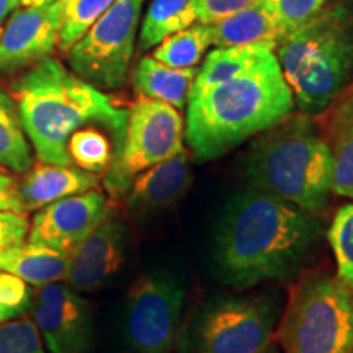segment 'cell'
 I'll return each mask as SVG.
<instances>
[{
	"instance_id": "1",
	"label": "cell",
	"mask_w": 353,
	"mask_h": 353,
	"mask_svg": "<svg viewBox=\"0 0 353 353\" xmlns=\"http://www.w3.org/2000/svg\"><path fill=\"white\" fill-rule=\"evenodd\" d=\"M324 234L319 216L249 188L231 198L213 237L214 270L234 290L293 280Z\"/></svg>"
},
{
	"instance_id": "2",
	"label": "cell",
	"mask_w": 353,
	"mask_h": 353,
	"mask_svg": "<svg viewBox=\"0 0 353 353\" xmlns=\"http://www.w3.org/2000/svg\"><path fill=\"white\" fill-rule=\"evenodd\" d=\"M293 110V94L270 50L236 77L190 92L185 138L198 162L216 161Z\"/></svg>"
},
{
	"instance_id": "3",
	"label": "cell",
	"mask_w": 353,
	"mask_h": 353,
	"mask_svg": "<svg viewBox=\"0 0 353 353\" xmlns=\"http://www.w3.org/2000/svg\"><path fill=\"white\" fill-rule=\"evenodd\" d=\"M12 94L26 136L41 162L74 165L68 152L69 138L92 125L108 130L114 156L120 152L128 110L117 107L107 94L82 81L57 59L46 57L34 64L12 83Z\"/></svg>"
},
{
	"instance_id": "4",
	"label": "cell",
	"mask_w": 353,
	"mask_h": 353,
	"mask_svg": "<svg viewBox=\"0 0 353 353\" xmlns=\"http://www.w3.org/2000/svg\"><path fill=\"white\" fill-rule=\"evenodd\" d=\"M275 56L294 107L307 117L327 112L353 82V2L327 3L286 33Z\"/></svg>"
},
{
	"instance_id": "5",
	"label": "cell",
	"mask_w": 353,
	"mask_h": 353,
	"mask_svg": "<svg viewBox=\"0 0 353 353\" xmlns=\"http://www.w3.org/2000/svg\"><path fill=\"white\" fill-rule=\"evenodd\" d=\"M252 188L319 214L332 193V161L307 114H288L255 136L244 159Z\"/></svg>"
},
{
	"instance_id": "6",
	"label": "cell",
	"mask_w": 353,
	"mask_h": 353,
	"mask_svg": "<svg viewBox=\"0 0 353 353\" xmlns=\"http://www.w3.org/2000/svg\"><path fill=\"white\" fill-rule=\"evenodd\" d=\"M273 341L281 353H353V288L327 272L299 273Z\"/></svg>"
},
{
	"instance_id": "7",
	"label": "cell",
	"mask_w": 353,
	"mask_h": 353,
	"mask_svg": "<svg viewBox=\"0 0 353 353\" xmlns=\"http://www.w3.org/2000/svg\"><path fill=\"white\" fill-rule=\"evenodd\" d=\"M280 301L268 293L206 301L182 325L175 353H260L275 337Z\"/></svg>"
},
{
	"instance_id": "8",
	"label": "cell",
	"mask_w": 353,
	"mask_h": 353,
	"mask_svg": "<svg viewBox=\"0 0 353 353\" xmlns=\"http://www.w3.org/2000/svg\"><path fill=\"white\" fill-rule=\"evenodd\" d=\"M180 112L141 95L128 110V125L120 152L105 172L103 185L112 196H125L136 175L185 151Z\"/></svg>"
},
{
	"instance_id": "9",
	"label": "cell",
	"mask_w": 353,
	"mask_h": 353,
	"mask_svg": "<svg viewBox=\"0 0 353 353\" xmlns=\"http://www.w3.org/2000/svg\"><path fill=\"white\" fill-rule=\"evenodd\" d=\"M187 286L169 270L139 276L128 291L123 339L130 353H175Z\"/></svg>"
},
{
	"instance_id": "10",
	"label": "cell",
	"mask_w": 353,
	"mask_h": 353,
	"mask_svg": "<svg viewBox=\"0 0 353 353\" xmlns=\"http://www.w3.org/2000/svg\"><path fill=\"white\" fill-rule=\"evenodd\" d=\"M144 0H114L69 52L72 72L100 90L125 85Z\"/></svg>"
},
{
	"instance_id": "11",
	"label": "cell",
	"mask_w": 353,
	"mask_h": 353,
	"mask_svg": "<svg viewBox=\"0 0 353 353\" xmlns=\"http://www.w3.org/2000/svg\"><path fill=\"white\" fill-rule=\"evenodd\" d=\"M30 309L48 352L94 353V314L81 293L61 283L41 286Z\"/></svg>"
},
{
	"instance_id": "12",
	"label": "cell",
	"mask_w": 353,
	"mask_h": 353,
	"mask_svg": "<svg viewBox=\"0 0 353 353\" xmlns=\"http://www.w3.org/2000/svg\"><path fill=\"white\" fill-rule=\"evenodd\" d=\"M108 213L107 196L97 188L61 198L38 210L26 239L70 255Z\"/></svg>"
},
{
	"instance_id": "13",
	"label": "cell",
	"mask_w": 353,
	"mask_h": 353,
	"mask_svg": "<svg viewBox=\"0 0 353 353\" xmlns=\"http://www.w3.org/2000/svg\"><path fill=\"white\" fill-rule=\"evenodd\" d=\"M63 0L15 12L0 30V74H12L50 57L59 43Z\"/></svg>"
},
{
	"instance_id": "14",
	"label": "cell",
	"mask_w": 353,
	"mask_h": 353,
	"mask_svg": "<svg viewBox=\"0 0 353 353\" xmlns=\"http://www.w3.org/2000/svg\"><path fill=\"white\" fill-rule=\"evenodd\" d=\"M126 250V224L113 213H108L70 254L65 285L77 293L97 291L120 272Z\"/></svg>"
},
{
	"instance_id": "15",
	"label": "cell",
	"mask_w": 353,
	"mask_h": 353,
	"mask_svg": "<svg viewBox=\"0 0 353 353\" xmlns=\"http://www.w3.org/2000/svg\"><path fill=\"white\" fill-rule=\"evenodd\" d=\"M192 180V165L183 151L134 176L125 195L128 208L138 213L165 208L187 193Z\"/></svg>"
},
{
	"instance_id": "16",
	"label": "cell",
	"mask_w": 353,
	"mask_h": 353,
	"mask_svg": "<svg viewBox=\"0 0 353 353\" xmlns=\"http://www.w3.org/2000/svg\"><path fill=\"white\" fill-rule=\"evenodd\" d=\"M100 185L99 174L76 165H54L39 161L25 172L19 183V195L25 213L38 211L61 198L85 193Z\"/></svg>"
},
{
	"instance_id": "17",
	"label": "cell",
	"mask_w": 353,
	"mask_h": 353,
	"mask_svg": "<svg viewBox=\"0 0 353 353\" xmlns=\"http://www.w3.org/2000/svg\"><path fill=\"white\" fill-rule=\"evenodd\" d=\"M327 112L322 136L332 161V193L353 200V82Z\"/></svg>"
},
{
	"instance_id": "18",
	"label": "cell",
	"mask_w": 353,
	"mask_h": 353,
	"mask_svg": "<svg viewBox=\"0 0 353 353\" xmlns=\"http://www.w3.org/2000/svg\"><path fill=\"white\" fill-rule=\"evenodd\" d=\"M211 30L213 44L218 48L245 46L255 43L276 44L286 34L283 25L262 0L252 7L216 21L211 25Z\"/></svg>"
},
{
	"instance_id": "19",
	"label": "cell",
	"mask_w": 353,
	"mask_h": 353,
	"mask_svg": "<svg viewBox=\"0 0 353 353\" xmlns=\"http://www.w3.org/2000/svg\"><path fill=\"white\" fill-rule=\"evenodd\" d=\"M69 262L70 255L68 254L23 242L0 254V272L13 273L28 285L41 288L65 280Z\"/></svg>"
},
{
	"instance_id": "20",
	"label": "cell",
	"mask_w": 353,
	"mask_h": 353,
	"mask_svg": "<svg viewBox=\"0 0 353 353\" xmlns=\"http://www.w3.org/2000/svg\"><path fill=\"white\" fill-rule=\"evenodd\" d=\"M198 69L170 68L152 56H145L134 69V88L139 95L164 101L176 110L185 108Z\"/></svg>"
},
{
	"instance_id": "21",
	"label": "cell",
	"mask_w": 353,
	"mask_h": 353,
	"mask_svg": "<svg viewBox=\"0 0 353 353\" xmlns=\"http://www.w3.org/2000/svg\"><path fill=\"white\" fill-rule=\"evenodd\" d=\"M198 21V0H152L143 20L139 48H156L167 37Z\"/></svg>"
},
{
	"instance_id": "22",
	"label": "cell",
	"mask_w": 353,
	"mask_h": 353,
	"mask_svg": "<svg viewBox=\"0 0 353 353\" xmlns=\"http://www.w3.org/2000/svg\"><path fill=\"white\" fill-rule=\"evenodd\" d=\"M33 165V148L21 123L17 101L0 87V167L25 174Z\"/></svg>"
},
{
	"instance_id": "23",
	"label": "cell",
	"mask_w": 353,
	"mask_h": 353,
	"mask_svg": "<svg viewBox=\"0 0 353 353\" xmlns=\"http://www.w3.org/2000/svg\"><path fill=\"white\" fill-rule=\"evenodd\" d=\"M211 44H213L211 25L196 23L170 34L164 41L159 43L152 57L170 68H196Z\"/></svg>"
},
{
	"instance_id": "24",
	"label": "cell",
	"mask_w": 353,
	"mask_h": 353,
	"mask_svg": "<svg viewBox=\"0 0 353 353\" xmlns=\"http://www.w3.org/2000/svg\"><path fill=\"white\" fill-rule=\"evenodd\" d=\"M68 152L72 164L79 169L103 174L113 162L117 151L107 134L92 126H85L70 136Z\"/></svg>"
},
{
	"instance_id": "25",
	"label": "cell",
	"mask_w": 353,
	"mask_h": 353,
	"mask_svg": "<svg viewBox=\"0 0 353 353\" xmlns=\"http://www.w3.org/2000/svg\"><path fill=\"white\" fill-rule=\"evenodd\" d=\"M114 3V0H63V26L59 33V50L68 52Z\"/></svg>"
},
{
	"instance_id": "26",
	"label": "cell",
	"mask_w": 353,
	"mask_h": 353,
	"mask_svg": "<svg viewBox=\"0 0 353 353\" xmlns=\"http://www.w3.org/2000/svg\"><path fill=\"white\" fill-rule=\"evenodd\" d=\"M335 259V275L353 288V203H347L335 213L327 231Z\"/></svg>"
},
{
	"instance_id": "27",
	"label": "cell",
	"mask_w": 353,
	"mask_h": 353,
	"mask_svg": "<svg viewBox=\"0 0 353 353\" xmlns=\"http://www.w3.org/2000/svg\"><path fill=\"white\" fill-rule=\"evenodd\" d=\"M0 353H50L32 317L0 324Z\"/></svg>"
},
{
	"instance_id": "28",
	"label": "cell",
	"mask_w": 353,
	"mask_h": 353,
	"mask_svg": "<svg viewBox=\"0 0 353 353\" xmlns=\"http://www.w3.org/2000/svg\"><path fill=\"white\" fill-rule=\"evenodd\" d=\"M283 25L286 33L298 28L321 12L330 0H262Z\"/></svg>"
},
{
	"instance_id": "29",
	"label": "cell",
	"mask_w": 353,
	"mask_h": 353,
	"mask_svg": "<svg viewBox=\"0 0 353 353\" xmlns=\"http://www.w3.org/2000/svg\"><path fill=\"white\" fill-rule=\"evenodd\" d=\"M32 285L20 276L8 272H0V306L7 312L8 319H19L33 304Z\"/></svg>"
},
{
	"instance_id": "30",
	"label": "cell",
	"mask_w": 353,
	"mask_h": 353,
	"mask_svg": "<svg viewBox=\"0 0 353 353\" xmlns=\"http://www.w3.org/2000/svg\"><path fill=\"white\" fill-rule=\"evenodd\" d=\"M257 2L260 0H198V21L213 25Z\"/></svg>"
},
{
	"instance_id": "31",
	"label": "cell",
	"mask_w": 353,
	"mask_h": 353,
	"mask_svg": "<svg viewBox=\"0 0 353 353\" xmlns=\"http://www.w3.org/2000/svg\"><path fill=\"white\" fill-rule=\"evenodd\" d=\"M30 223L25 214L13 211H0V254L12 247L23 244Z\"/></svg>"
},
{
	"instance_id": "32",
	"label": "cell",
	"mask_w": 353,
	"mask_h": 353,
	"mask_svg": "<svg viewBox=\"0 0 353 353\" xmlns=\"http://www.w3.org/2000/svg\"><path fill=\"white\" fill-rule=\"evenodd\" d=\"M0 211L25 214V208L19 195V183L3 170H0Z\"/></svg>"
},
{
	"instance_id": "33",
	"label": "cell",
	"mask_w": 353,
	"mask_h": 353,
	"mask_svg": "<svg viewBox=\"0 0 353 353\" xmlns=\"http://www.w3.org/2000/svg\"><path fill=\"white\" fill-rule=\"evenodd\" d=\"M20 3V0H0V26L10 17L12 12L19 8Z\"/></svg>"
},
{
	"instance_id": "34",
	"label": "cell",
	"mask_w": 353,
	"mask_h": 353,
	"mask_svg": "<svg viewBox=\"0 0 353 353\" xmlns=\"http://www.w3.org/2000/svg\"><path fill=\"white\" fill-rule=\"evenodd\" d=\"M21 3H25L26 7H37V6H44V3H51L54 0H20Z\"/></svg>"
},
{
	"instance_id": "35",
	"label": "cell",
	"mask_w": 353,
	"mask_h": 353,
	"mask_svg": "<svg viewBox=\"0 0 353 353\" xmlns=\"http://www.w3.org/2000/svg\"><path fill=\"white\" fill-rule=\"evenodd\" d=\"M260 353H281V352H280V348H278V345L275 343V341H273L270 345H268L263 352H260Z\"/></svg>"
},
{
	"instance_id": "36",
	"label": "cell",
	"mask_w": 353,
	"mask_h": 353,
	"mask_svg": "<svg viewBox=\"0 0 353 353\" xmlns=\"http://www.w3.org/2000/svg\"><path fill=\"white\" fill-rule=\"evenodd\" d=\"M7 321H10V319H8L7 312H6V311H3V309H2V306H0V324H2V322H7Z\"/></svg>"
}]
</instances>
